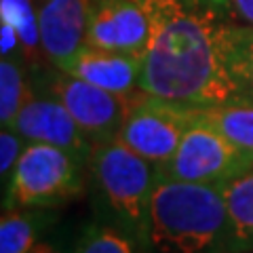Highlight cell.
Listing matches in <instances>:
<instances>
[{
    "label": "cell",
    "mask_w": 253,
    "mask_h": 253,
    "mask_svg": "<svg viewBox=\"0 0 253 253\" xmlns=\"http://www.w3.org/2000/svg\"><path fill=\"white\" fill-rule=\"evenodd\" d=\"M152 34L139 89L186 106L239 97L230 72V0H150Z\"/></svg>",
    "instance_id": "1"
},
{
    "label": "cell",
    "mask_w": 253,
    "mask_h": 253,
    "mask_svg": "<svg viewBox=\"0 0 253 253\" xmlns=\"http://www.w3.org/2000/svg\"><path fill=\"white\" fill-rule=\"evenodd\" d=\"M228 236L219 186L158 175L150 205V245L161 253H207Z\"/></svg>",
    "instance_id": "2"
},
{
    "label": "cell",
    "mask_w": 253,
    "mask_h": 253,
    "mask_svg": "<svg viewBox=\"0 0 253 253\" xmlns=\"http://www.w3.org/2000/svg\"><path fill=\"white\" fill-rule=\"evenodd\" d=\"M89 167L118 226L139 245L150 243V205L158 181L156 165L112 139L93 146Z\"/></svg>",
    "instance_id": "3"
},
{
    "label": "cell",
    "mask_w": 253,
    "mask_h": 253,
    "mask_svg": "<svg viewBox=\"0 0 253 253\" xmlns=\"http://www.w3.org/2000/svg\"><path fill=\"white\" fill-rule=\"evenodd\" d=\"M83 161L68 150L28 141L4 190V209H51L83 194Z\"/></svg>",
    "instance_id": "4"
},
{
    "label": "cell",
    "mask_w": 253,
    "mask_h": 253,
    "mask_svg": "<svg viewBox=\"0 0 253 253\" xmlns=\"http://www.w3.org/2000/svg\"><path fill=\"white\" fill-rule=\"evenodd\" d=\"M32 89L59 99L93 144L116 139L133 95H118L55 68H36Z\"/></svg>",
    "instance_id": "5"
},
{
    "label": "cell",
    "mask_w": 253,
    "mask_h": 253,
    "mask_svg": "<svg viewBox=\"0 0 253 253\" xmlns=\"http://www.w3.org/2000/svg\"><path fill=\"white\" fill-rule=\"evenodd\" d=\"M194 123L196 106L161 99L139 89L133 95L116 139L156 167H163Z\"/></svg>",
    "instance_id": "6"
},
{
    "label": "cell",
    "mask_w": 253,
    "mask_h": 253,
    "mask_svg": "<svg viewBox=\"0 0 253 253\" xmlns=\"http://www.w3.org/2000/svg\"><path fill=\"white\" fill-rule=\"evenodd\" d=\"M249 163V156H245L217 129L196 116V123L186 131L175 154L163 167H158V175L177 181L219 186Z\"/></svg>",
    "instance_id": "7"
},
{
    "label": "cell",
    "mask_w": 253,
    "mask_h": 253,
    "mask_svg": "<svg viewBox=\"0 0 253 253\" xmlns=\"http://www.w3.org/2000/svg\"><path fill=\"white\" fill-rule=\"evenodd\" d=\"M152 34L150 0H91L86 44L114 51L144 53Z\"/></svg>",
    "instance_id": "8"
},
{
    "label": "cell",
    "mask_w": 253,
    "mask_h": 253,
    "mask_svg": "<svg viewBox=\"0 0 253 253\" xmlns=\"http://www.w3.org/2000/svg\"><path fill=\"white\" fill-rule=\"evenodd\" d=\"M11 129L17 131L26 141L51 144L68 150L83 163H89L95 146L78 126L74 116L68 112V108L59 99L41 91H32L19 114L11 123Z\"/></svg>",
    "instance_id": "9"
},
{
    "label": "cell",
    "mask_w": 253,
    "mask_h": 253,
    "mask_svg": "<svg viewBox=\"0 0 253 253\" xmlns=\"http://www.w3.org/2000/svg\"><path fill=\"white\" fill-rule=\"evenodd\" d=\"M46 61L63 70L86 41L91 0H34Z\"/></svg>",
    "instance_id": "10"
},
{
    "label": "cell",
    "mask_w": 253,
    "mask_h": 253,
    "mask_svg": "<svg viewBox=\"0 0 253 253\" xmlns=\"http://www.w3.org/2000/svg\"><path fill=\"white\" fill-rule=\"evenodd\" d=\"M144 53L114 51L95 44H83L63 72L78 76L99 89L118 95H133L139 91V76Z\"/></svg>",
    "instance_id": "11"
},
{
    "label": "cell",
    "mask_w": 253,
    "mask_h": 253,
    "mask_svg": "<svg viewBox=\"0 0 253 253\" xmlns=\"http://www.w3.org/2000/svg\"><path fill=\"white\" fill-rule=\"evenodd\" d=\"M196 116L253 161V99L236 97L213 106H196Z\"/></svg>",
    "instance_id": "12"
},
{
    "label": "cell",
    "mask_w": 253,
    "mask_h": 253,
    "mask_svg": "<svg viewBox=\"0 0 253 253\" xmlns=\"http://www.w3.org/2000/svg\"><path fill=\"white\" fill-rule=\"evenodd\" d=\"M228 211V236L234 243L253 245V161L219 184Z\"/></svg>",
    "instance_id": "13"
},
{
    "label": "cell",
    "mask_w": 253,
    "mask_h": 253,
    "mask_svg": "<svg viewBox=\"0 0 253 253\" xmlns=\"http://www.w3.org/2000/svg\"><path fill=\"white\" fill-rule=\"evenodd\" d=\"M42 209L6 207L0 219V253H30L36 247L38 234L44 230Z\"/></svg>",
    "instance_id": "14"
},
{
    "label": "cell",
    "mask_w": 253,
    "mask_h": 253,
    "mask_svg": "<svg viewBox=\"0 0 253 253\" xmlns=\"http://www.w3.org/2000/svg\"><path fill=\"white\" fill-rule=\"evenodd\" d=\"M0 17L11 23L21 38L26 63L34 68L42 66V46H41V28L34 0H0Z\"/></svg>",
    "instance_id": "15"
},
{
    "label": "cell",
    "mask_w": 253,
    "mask_h": 253,
    "mask_svg": "<svg viewBox=\"0 0 253 253\" xmlns=\"http://www.w3.org/2000/svg\"><path fill=\"white\" fill-rule=\"evenodd\" d=\"M23 68L26 63L15 57H2L0 61V123L2 126H11L21 106L34 91Z\"/></svg>",
    "instance_id": "16"
},
{
    "label": "cell",
    "mask_w": 253,
    "mask_h": 253,
    "mask_svg": "<svg viewBox=\"0 0 253 253\" xmlns=\"http://www.w3.org/2000/svg\"><path fill=\"white\" fill-rule=\"evenodd\" d=\"M230 72L239 97L253 99V26H232L230 36Z\"/></svg>",
    "instance_id": "17"
},
{
    "label": "cell",
    "mask_w": 253,
    "mask_h": 253,
    "mask_svg": "<svg viewBox=\"0 0 253 253\" xmlns=\"http://www.w3.org/2000/svg\"><path fill=\"white\" fill-rule=\"evenodd\" d=\"M139 243L123 228L91 224L78 236L74 253H139Z\"/></svg>",
    "instance_id": "18"
},
{
    "label": "cell",
    "mask_w": 253,
    "mask_h": 253,
    "mask_svg": "<svg viewBox=\"0 0 253 253\" xmlns=\"http://www.w3.org/2000/svg\"><path fill=\"white\" fill-rule=\"evenodd\" d=\"M26 146L28 141L17 131H13L11 126H2V133H0V175H2V184L11 181V175Z\"/></svg>",
    "instance_id": "19"
},
{
    "label": "cell",
    "mask_w": 253,
    "mask_h": 253,
    "mask_svg": "<svg viewBox=\"0 0 253 253\" xmlns=\"http://www.w3.org/2000/svg\"><path fill=\"white\" fill-rule=\"evenodd\" d=\"M232 13L239 17L241 21L253 26V0H230Z\"/></svg>",
    "instance_id": "20"
},
{
    "label": "cell",
    "mask_w": 253,
    "mask_h": 253,
    "mask_svg": "<svg viewBox=\"0 0 253 253\" xmlns=\"http://www.w3.org/2000/svg\"><path fill=\"white\" fill-rule=\"evenodd\" d=\"M30 253H63V251L57 249V247H55V245H51V243H38Z\"/></svg>",
    "instance_id": "21"
}]
</instances>
